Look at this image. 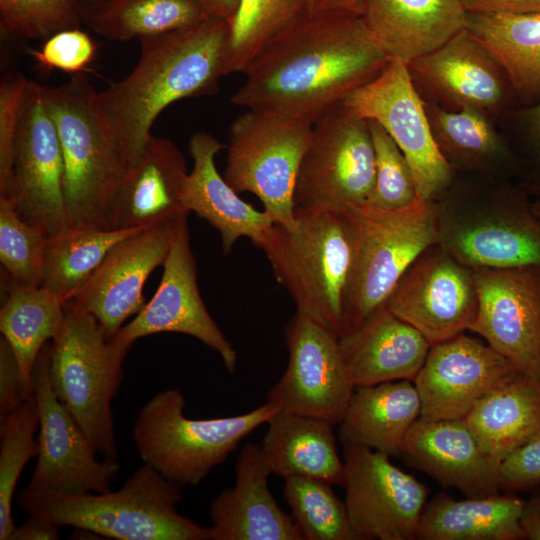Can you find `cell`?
I'll list each match as a JSON object with an SVG mask.
<instances>
[{
	"label": "cell",
	"instance_id": "6da1fadb",
	"mask_svg": "<svg viewBox=\"0 0 540 540\" xmlns=\"http://www.w3.org/2000/svg\"><path fill=\"white\" fill-rule=\"evenodd\" d=\"M390 61L360 15L307 14L261 49L230 101L313 124Z\"/></svg>",
	"mask_w": 540,
	"mask_h": 540
},
{
	"label": "cell",
	"instance_id": "7a4b0ae2",
	"mask_svg": "<svg viewBox=\"0 0 540 540\" xmlns=\"http://www.w3.org/2000/svg\"><path fill=\"white\" fill-rule=\"evenodd\" d=\"M229 33L227 22L206 17L184 30L142 38L133 71L97 92L99 111L129 168L140 159L154 121L167 106L216 93L227 75Z\"/></svg>",
	"mask_w": 540,
	"mask_h": 540
},
{
	"label": "cell",
	"instance_id": "3957f363",
	"mask_svg": "<svg viewBox=\"0 0 540 540\" xmlns=\"http://www.w3.org/2000/svg\"><path fill=\"white\" fill-rule=\"evenodd\" d=\"M517 182L456 175L435 200L437 244L471 269L540 267V221Z\"/></svg>",
	"mask_w": 540,
	"mask_h": 540
},
{
	"label": "cell",
	"instance_id": "277c9868",
	"mask_svg": "<svg viewBox=\"0 0 540 540\" xmlns=\"http://www.w3.org/2000/svg\"><path fill=\"white\" fill-rule=\"evenodd\" d=\"M295 224L274 223L260 245L276 280L301 313L336 337L353 258V227L345 210L295 207Z\"/></svg>",
	"mask_w": 540,
	"mask_h": 540
},
{
	"label": "cell",
	"instance_id": "5b68a950",
	"mask_svg": "<svg viewBox=\"0 0 540 540\" xmlns=\"http://www.w3.org/2000/svg\"><path fill=\"white\" fill-rule=\"evenodd\" d=\"M43 95L56 125L64 162L63 192L70 229H112V211L129 169L97 105V91L81 74Z\"/></svg>",
	"mask_w": 540,
	"mask_h": 540
},
{
	"label": "cell",
	"instance_id": "8992f818",
	"mask_svg": "<svg viewBox=\"0 0 540 540\" xmlns=\"http://www.w3.org/2000/svg\"><path fill=\"white\" fill-rule=\"evenodd\" d=\"M182 487L144 463L117 491L64 494L27 486L28 515L118 540H210L211 529L177 512Z\"/></svg>",
	"mask_w": 540,
	"mask_h": 540
},
{
	"label": "cell",
	"instance_id": "52a82bcc",
	"mask_svg": "<svg viewBox=\"0 0 540 540\" xmlns=\"http://www.w3.org/2000/svg\"><path fill=\"white\" fill-rule=\"evenodd\" d=\"M129 349L109 340L94 316L65 302L60 331L50 344L51 387L97 453L109 460L117 457L111 402Z\"/></svg>",
	"mask_w": 540,
	"mask_h": 540
},
{
	"label": "cell",
	"instance_id": "ba28073f",
	"mask_svg": "<svg viewBox=\"0 0 540 540\" xmlns=\"http://www.w3.org/2000/svg\"><path fill=\"white\" fill-rule=\"evenodd\" d=\"M345 211L353 227V258L342 335L385 306L407 268L437 243L435 201L418 198L393 210L363 204Z\"/></svg>",
	"mask_w": 540,
	"mask_h": 540
},
{
	"label": "cell",
	"instance_id": "9c48e42d",
	"mask_svg": "<svg viewBox=\"0 0 540 540\" xmlns=\"http://www.w3.org/2000/svg\"><path fill=\"white\" fill-rule=\"evenodd\" d=\"M184 408L180 391H161L142 407L133 427L142 461L180 487L198 485L278 411L265 402L241 415L190 419Z\"/></svg>",
	"mask_w": 540,
	"mask_h": 540
},
{
	"label": "cell",
	"instance_id": "30bf717a",
	"mask_svg": "<svg viewBox=\"0 0 540 540\" xmlns=\"http://www.w3.org/2000/svg\"><path fill=\"white\" fill-rule=\"evenodd\" d=\"M313 124L248 110L229 129L224 179L237 192H250L274 223L295 224L294 194Z\"/></svg>",
	"mask_w": 540,
	"mask_h": 540
},
{
	"label": "cell",
	"instance_id": "8fae6325",
	"mask_svg": "<svg viewBox=\"0 0 540 540\" xmlns=\"http://www.w3.org/2000/svg\"><path fill=\"white\" fill-rule=\"evenodd\" d=\"M375 175L369 122L343 102L313 123L296 181L295 207L346 210L367 204Z\"/></svg>",
	"mask_w": 540,
	"mask_h": 540
},
{
	"label": "cell",
	"instance_id": "7c38bea8",
	"mask_svg": "<svg viewBox=\"0 0 540 540\" xmlns=\"http://www.w3.org/2000/svg\"><path fill=\"white\" fill-rule=\"evenodd\" d=\"M344 103L362 118L380 124L395 141L411 167L419 199L435 201L447 190L456 174L435 143L425 102L406 63L391 60Z\"/></svg>",
	"mask_w": 540,
	"mask_h": 540
},
{
	"label": "cell",
	"instance_id": "4fadbf2b",
	"mask_svg": "<svg viewBox=\"0 0 540 540\" xmlns=\"http://www.w3.org/2000/svg\"><path fill=\"white\" fill-rule=\"evenodd\" d=\"M407 66L425 103L446 110L475 108L499 124L521 106L502 64L467 28Z\"/></svg>",
	"mask_w": 540,
	"mask_h": 540
},
{
	"label": "cell",
	"instance_id": "5bb4252c",
	"mask_svg": "<svg viewBox=\"0 0 540 540\" xmlns=\"http://www.w3.org/2000/svg\"><path fill=\"white\" fill-rule=\"evenodd\" d=\"M64 162L43 85L29 81L17 130L10 194L19 216L47 238L68 230ZM5 197V196H4Z\"/></svg>",
	"mask_w": 540,
	"mask_h": 540
},
{
	"label": "cell",
	"instance_id": "9a60e30c",
	"mask_svg": "<svg viewBox=\"0 0 540 540\" xmlns=\"http://www.w3.org/2000/svg\"><path fill=\"white\" fill-rule=\"evenodd\" d=\"M289 360L266 402L278 411L332 423L341 421L355 386L342 357L338 337L296 312L284 330Z\"/></svg>",
	"mask_w": 540,
	"mask_h": 540
},
{
	"label": "cell",
	"instance_id": "2e32d148",
	"mask_svg": "<svg viewBox=\"0 0 540 540\" xmlns=\"http://www.w3.org/2000/svg\"><path fill=\"white\" fill-rule=\"evenodd\" d=\"M345 505L358 540H412L428 489L372 449L344 444Z\"/></svg>",
	"mask_w": 540,
	"mask_h": 540
},
{
	"label": "cell",
	"instance_id": "e0dca14e",
	"mask_svg": "<svg viewBox=\"0 0 540 540\" xmlns=\"http://www.w3.org/2000/svg\"><path fill=\"white\" fill-rule=\"evenodd\" d=\"M50 344L41 349L33 370L39 409V451L28 484L64 494L106 493L119 472L116 460L96 458L87 435L58 400L49 378Z\"/></svg>",
	"mask_w": 540,
	"mask_h": 540
},
{
	"label": "cell",
	"instance_id": "ac0fdd59",
	"mask_svg": "<svg viewBox=\"0 0 540 540\" xmlns=\"http://www.w3.org/2000/svg\"><path fill=\"white\" fill-rule=\"evenodd\" d=\"M187 217L182 216L176 222L155 294L111 340L131 348L137 339L153 334L174 332L189 335L214 350L227 371L233 374L237 369L238 355L201 298Z\"/></svg>",
	"mask_w": 540,
	"mask_h": 540
},
{
	"label": "cell",
	"instance_id": "d6986e66",
	"mask_svg": "<svg viewBox=\"0 0 540 540\" xmlns=\"http://www.w3.org/2000/svg\"><path fill=\"white\" fill-rule=\"evenodd\" d=\"M385 306L431 345L469 330L478 310L473 270L437 243L407 268Z\"/></svg>",
	"mask_w": 540,
	"mask_h": 540
},
{
	"label": "cell",
	"instance_id": "ffe728a7",
	"mask_svg": "<svg viewBox=\"0 0 540 540\" xmlns=\"http://www.w3.org/2000/svg\"><path fill=\"white\" fill-rule=\"evenodd\" d=\"M472 270L478 310L469 331L540 379V267Z\"/></svg>",
	"mask_w": 540,
	"mask_h": 540
},
{
	"label": "cell",
	"instance_id": "44dd1931",
	"mask_svg": "<svg viewBox=\"0 0 540 540\" xmlns=\"http://www.w3.org/2000/svg\"><path fill=\"white\" fill-rule=\"evenodd\" d=\"M178 219L146 227L116 243L69 299L97 319L109 340L145 307L144 284L163 265Z\"/></svg>",
	"mask_w": 540,
	"mask_h": 540
},
{
	"label": "cell",
	"instance_id": "7402d4cb",
	"mask_svg": "<svg viewBox=\"0 0 540 540\" xmlns=\"http://www.w3.org/2000/svg\"><path fill=\"white\" fill-rule=\"evenodd\" d=\"M521 371L487 343L462 333L431 345L414 379L421 418H465L487 394Z\"/></svg>",
	"mask_w": 540,
	"mask_h": 540
},
{
	"label": "cell",
	"instance_id": "603a6c76",
	"mask_svg": "<svg viewBox=\"0 0 540 540\" xmlns=\"http://www.w3.org/2000/svg\"><path fill=\"white\" fill-rule=\"evenodd\" d=\"M400 456L443 487L458 489L468 497L500 492V462L483 450L465 418L419 417L405 438Z\"/></svg>",
	"mask_w": 540,
	"mask_h": 540
},
{
	"label": "cell",
	"instance_id": "cb8c5ba5",
	"mask_svg": "<svg viewBox=\"0 0 540 540\" xmlns=\"http://www.w3.org/2000/svg\"><path fill=\"white\" fill-rule=\"evenodd\" d=\"M234 486L210 504V540H304L268 486L272 474L260 446L248 443L236 461Z\"/></svg>",
	"mask_w": 540,
	"mask_h": 540
},
{
	"label": "cell",
	"instance_id": "d4e9b609",
	"mask_svg": "<svg viewBox=\"0 0 540 540\" xmlns=\"http://www.w3.org/2000/svg\"><path fill=\"white\" fill-rule=\"evenodd\" d=\"M188 174L178 147L151 134L122 182L112 211V229L149 227L188 215L183 206Z\"/></svg>",
	"mask_w": 540,
	"mask_h": 540
},
{
	"label": "cell",
	"instance_id": "484cf974",
	"mask_svg": "<svg viewBox=\"0 0 540 540\" xmlns=\"http://www.w3.org/2000/svg\"><path fill=\"white\" fill-rule=\"evenodd\" d=\"M225 145L206 132H195L189 139L193 167L188 174L183 206L215 228L224 254L231 252L242 237L260 247L271 226V216L242 200L216 168L215 157Z\"/></svg>",
	"mask_w": 540,
	"mask_h": 540
},
{
	"label": "cell",
	"instance_id": "4316f807",
	"mask_svg": "<svg viewBox=\"0 0 540 540\" xmlns=\"http://www.w3.org/2000/svg\"><path fill=\"white\" fill-rule=\"evenodd\" d=\"M338 341L355 387L414 381L431 347L421 332L386 306Z\"/></svg>",
	"mask_w": 540,
	"mask_h": 540
},
{
	"label": "cell",
	"instance_id": "83f0119b",
	"mask_svg": "<svg viewBox=\"0 0 540 540\" xmlns=\"http://www.w3.org/2000/svg\"><path fill=\"white\" fill-rule=\"evenodd\" d=\"M360 16L389 59L406 64L467 27L460 0H363Z\"/></svg>",
	"mask_w": 540,
	"mask_h": 540
},
{
	"label": "cell",
	"instance_id": "f1b7e54d",
	"mask_svg": "<svg viewBox=\"0 0 540 540\" xmlns=\"http://www.w3.org/2000/svg\"><path fill=\"white\" fill-rule=\"evenodd\" d=\"M435 143L456 175L520 178L522 164L499 123L475 108L446 110L425 103Z\"/></svg>",
	"mask_w": 540,
	"mask_h": 540
},
{
	"label": "cell",
	"instance_id": "f546056e",
	"mask_svg": "<svg viewBox=\"0 0 540 540\" xmlns=\"http://www.w3.org/2000/svg\"><path fill=\"white\" fill-rule=\"evenodd\" d=\"M420 416L421 399L413 381L355 387L338 424V437L343 445L400 456L405 438Z\"/></svg>",
	"mask_w": 540,
	"mask_h": 540
},
{
	"label": "cell",
	"instance_id": "4dcf8cb0",
	"mask_svg": "<svg viewBox=\"0 0 540 540\" xmlns=\"http://www.w3.org/2000/svg\"><path fill=\"white\" fill-rule=\"evenodd\" d=\"M260 445L272 474L302 476L344 486L345 465L333 424L314 417L277 411L267 422Z\"/></svg>",
	"mask_w": 540,
	"mask_h": 540
},
{
	"label": "cell",
	"instance_id": "1f68e13d",
	"mask_svg": "<svg viewBox=\"0 0 540 540\" xmlns=\"http://www.w3.org/2000/svg\"><path fill=\"white\" fill-rule=\"evenodd\" d=\"M523 503L512 493L464 500L441 493L425 504L415 539H526L520 523Z\"/></svg>",
	"mask_w": 540,
	"mask_h": 540
},
{
	"label": "cell",
	"instance_id": "d6a6232c",
	"mask_svg": "<svg viewBox=\"0 0 540 540\" xmlns=\"http://www.w3.org/2000/svg\"><path fill=\"white\" fill-rule=\"evenodd\" d=\"M465 420L483 450L501 462L540 436V379L520 372L477 402Z\"/></svg>",
	"mask_w": 540,
	"mask_h": 540
},
{
	"label": "cell",
	"instance_id": "836d02e7",
	"mask_svg": "<svg viewBox=\"0 0 540 540\" xmlns=\"http://www.w3.org/2000/svg\"><path fill=\"white\" fill-rule=\"evenodd\" d=\"M0 309V331L10 344L20 370L24 399L34 394L36 359L60 331L65 300L42 286H27L7 277Z\"/></svg>",
	"mask_w": 540,
	"mask_h": 540
},
{
	"label": "cell",
	"instance_id": "e575fe53",
	"mask_svg": "<svg viewBox=\"0 0 540 540\" xmlns=\"http://www.w3.org/2000/svg\"><path fill=\"white\" fill-rule=\"evenodd\" d=\"M499 60L521 106L540 102V12L467 13V27Z\"/></svg>",
	"mask_w": 540,
	"mask_h": 540
},
{
	"label": "cell",
	"instance_id": "d590c367",
	"mask_svg": "<svg viewBox=\"0 0 540 540\" xmlns=\"http://www.w3.org/2000/svg\"><path fill=\"white\" fill-rule=\"evenodd\" d=\"M144 228L70 229L47 238L41 286L71 299L116 243Z\"/></svg>",
	"mask_w": 540,
	"mask_h": 540
},
{
	"label": "cell",
	"instance_id": "8d00e7d4",
	"mask_svg": "<svg viewBox=\"0 0 540 540\" xmlns=\"http://www.w3.org/2000/svg\"><path fill=\"white\" fill-rule=\"evenodd\" d=\"M206 17L198 0H114L84 23L108 40L127 41L184 30Z\"/></svg>",
	"mask_w": 540,
	"mask_h": 540
},
{
	"label": "cell",
	"instance_id": "74e56055",
	"mask_svg": "<svg viewBox=\"0 0 540 540\" xmlns=\"http://www.w3.org/2000/svg\"><path fill=\"white\" fill-rule=\"evenodd\" d=\"M307 14L306 0H241L230 27L227 75L244 73L271 39Z\"/></svg>",
	"mask_w": 540,
	"mask_h": 540
},
{
	"label": "cell",
	"instance_id": "f35d334b",
	"mask_svg": "<svg viewBox=\"0 0 540 540\" xmlns=\"http://www.w3.org/2000/svg\"><path fill=\"white\" fill-rule=\"evenodd\" d=\"M284 480L283 499L304 540H358L331 484L302 476Z\"/></svg>",
	"mask_w": 540,
	"mask_h": 540
},
{
	"label": "cell",
	"instance_id": "ab89813d",
	"mask_svg": "<svg viewBox=\"0 0 540 540\" xmlns=\"http://www.w3.org/2000/svg\"><path fill=\"white\" fill-rule=\"evenodd\" d=\"M39 428V409L35 395L0 418V540L16 527L12 517V499L26 463L38 455L35 432Z\"/></svg>",
	"mask_w": 540,
	"mask_h": 540
},
{
	"label": "cell",
	"instance_id": "60d3db41",
	"mask_svg": "<svg viewBox=\"0 0 540 540\" xmlns=\"http://www.w3.org/2000/svg\"><path fill=\"white\" fill-rule=\"evenodd\" d=\"M45 234L24 221L11 197L0 196V261L7 277L27 286H41Z\"/></svg>",
	"mask_w": 540,
	"mask_h": 540
},
{
	"label": "cell",
	"instance_id": "b9f144b4",
	"mask_svg": "<svg viewBox=\"0 0 540 540\" xmlns=\"http://www.w3.org/2000/svg\"><path fill=\"white\" fill-rule=\"evenodd\" d=\"M83 21L75 0H0V32L16 41L46 40L79 28Z\"/></svg>",
	"mask_w": 540,
	"mask_h": 540
},
{
	"label": "cell",
	"instance_id": "7bdbcfd3",
	"mask_svg": "<svg viewBox=\"0 0 540 540\" xmlns=\"http://www.w3.org/2000/svg\"><path fill=\"white\" fill-rule=\"evenodd\" d=\"M375 152V185L370 205L400 209L418 199L411 167L395 141L377 122L368 120Z\"/></svg>",
	"mask_w": 540,
	"mask_h": 540
},
{
	"label": "cell",
	"instance_id": "ee69618b",
	"mask_svg": "<svg viewBox=\"0 0 540 540\" xmlns=\"http://www.w3.org/2000/svg\"><path fill=\"white\" fill-rule=\"evenodd\" d=\"M499 125L522 164L516 182L540 197V102L516 108Z\"/></svg>",
	"mask_w": 540,
	"mask_h": 540
},
{
	"label": "cell",
	"instance_id": "f6af8a7d",
	"mask_svg": "<svg viewBox=\"0 0 540 540\" xmlns=\"http://www.w3.org/2000/svg\"><path fill=\"white\" fill-rule=\"evenodd\" d=\"M97 45L79 28L59 31L46 40L39 50L27 48L36 63L47 70H61L77 75L95 58Z\"/></svg>",
	"mask_w": 540,
	"mask_h": 540
},
{
	"label": "cell",
	"instance_id": "bcb514c9",
	"mask_svg": "<svg viewBox=\"0 0 540 540\" xmlns=\"http://www.w3.org/2000/svg\"><path fill=\"white\" fill-rule=\"evenodd\" d=\"M28 83L22 74L12 73L0 85V196L10 194L14 146Z\"/></svg>",
	"mask_w": 540,
	"mask_h": 540
},
{
	"label": "cell",
	"instance_id": "7dc6e473",
	"mask_svg": "<svg viewBox=\"0 0 540 540\" xmlns=\"http://www.w3.org/2000/svg\"><path fill=\"white\" fill-rule=\"evenodd\" d=\"M500 491L525 492L540 486V436L508 454L499 466Z\"/></svg>",
	"mask_w": 540,
	"mask_h": 540
},
{
	"label": "cell",
	"instance_id": "c3c4849f",
	"mask_svg": "<svg viewBox=\"0 0 540 540\" xmlns=\"http://www.w3.org/2000/svg\"><path fill=\"white\" fill-rule=\"evenodd\" d=\"M21 375L16 356L8 343L0 338V418L16 409L23 401Z\"/></svg>",
	"mask_w": 540,
	"mask_h": 540
},
{
	"label": "cell",
	"instance_id": "681fc988",
	"mask_svg": "<svg viewBox=\"0 0 540 540\" xmlns=\"http://www.w3.org/2000/svg\"><path fill=\"white\" fill-rule=\"evenodd\" d=\"M467 13L540 12V0H460Z\"/></svg>",
	"mask_w": 540,
	"mask_h": 540
},
{
	"label": "cell",
	"instance_id": "f907efd6",
	"mask_svg": "<svg viewBox=\"0 0 540 540\" xmlns=\"http://www.w3.org/2000/svg\"><path fill=\"white\" fill-rule=\"evenodd\" d=\"M60 528L47 519L29 515L22 525L14 528L8 540H57L60 538Z\"/></svg>",
	"mask_w": 540,
	"mask_h": 540
},
{
	"label": "cell",
	"instance_id": "816d5d0a",
	"mask_svg": "<svg viewBox=\"0 0 540 540\" xmlns=\"http://www.w3.org/2000/svg\"><path fill=\"white\" fill-rule=\"evenodd\" d=\"M307 13L361 15L363 0H306Z\"/></svg>",
	"mask_w": 540,
	"mask_h": 540
},
{
	"label": "cell",
	"instance_id": "f5cc1de1",
	"mask_svg": "<svg viewBox=\"0 0 540 540\" xmlns=\"http://www.w3.org/2000/svg\"><path fill=\"white\" fill-rule=\"evenodd\" d=\"M520 523L526 539L540 540V490L524 501Z\"/></svg>",
	"mask_w": 540,
	"mask_h": 540
},
{
	"label": "cell",
	"instance_id": "db71d44e",
	"mask_svg": "<svg viewBox=\"0 0 540 540\" xmlns=\"http://www.w3.org/2000/svg\"><path fill=\"white\" fill-rule=\"evenodd\" d=\"M205 15L227 22L230 27L233 24L241 0H198Z\"/></svg>",
	"mask_w": 540,
	"mask_h": 540
},
{
	"label": "cell",
	"instance_id": "11a10c76",
	"mask_svg": "<svg viewBox=\"0 0 540 540\" xmlns=\"http://www.w3.org/2000/svg\"><path fill=\"white\" fill-rule=\"evenodd\" d=\"M82 14L83 22L114 0H75Z\"/></svg>",
	"mask_w": 540,
	"mask_h": 540
},
{
	"label": "cell",
	"instance_id": "9f6ffc18",
	"mask_svg": "<svg viewBox=\"0 0 540 540\" xmlns=\"http://www.w3.org/2000/svg\"><path fill=\"white\" fill-rule=\"evenodd\" d=\"M532 211L540 221V197H538L535 201H532Z\"/></svg>",
	"mask_w": 540,
	"mask_h": 540
}]
</instances>
